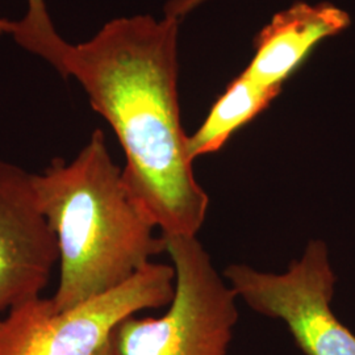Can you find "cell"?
<instances>
[{"label":"cell","mask_w":355,"mask_h":355,"mask_svg":"<svg viewBox=\"0 0 355 355\" xmlns=\"http://www.w3.org/2000/svg\"><path fill=\"white\" fill-rule=\"evenodd\" d=\"M179 19L111 20L85 42H66L57 73L74 78L125 154L128 189L162 236H196L209 199L198 183L178 102Z\"/></svg>","instance_id":"1"},{"label":"cell","mask_w":355,"mask_h":355,"mask_svg":"<svg viewBox=\"0 0 355 355\" xmlns=\"http://www.w3.org/2000/svg\"><path fill=\"white\" fill-rule=\"evenodd\" d=\"M38 203L58 242L60 282L51 304L64 312L132 279L166 253L164 236L128 189L101 129L71 162L33 174Z\"/></svg>","instance_id":"2"},{"label":"cell","mask_w":355,"mask_h":355,"mask_svg":"<svg viewBox=\"0 0 355 355\" xmlns=\"http://www.w3.org/2000/svg\"><path fill=\"white\" fill-rule=\"evenodd\" d=\"M175 268V293L158 318L123 321L114 331L121 355H228L239 320L237 295L217 272L196 236H164Z\"/></svg>","instance_id":"3"},{"label":"cell","mask_w":355,"mask_h":355,"mask_svg":"<svg viewBox=\"0 0 355 355\" xmlns=\"http://www.w3.org/2000/svg\"><path fill=\"white\" fill-rule=\"evenodd\" d=\"M174 293V266L152 262L123 286L69 311H54L41 296L28 300L0 318V355H98L123 321L170 305Z\"/></svg>","instance_id":"4"},{"label":"cell","mask_w":355,"mask_h":355,"mask_svg":"<svg viewBox=\"0 0 355 355\" xmlns=\"http://www.w3.org/2000/svg\"><path fill=\"white\" fill-rule=\"evenodd\" d=\"M224 277L257 313L282 320L305 355H355L354 333L331 311L336 274L325 242H308L286 272L230 265Z\"/></svg>","instance_id":"5"},{"label":"cell","mask_w":355,"mask_h":355,"mask_svg":"<svg viewBox=\"0 0 355 355\" xmlns=\"http://www.w3.org/2000/svg\"><path fill=\"white\" fill-rule=\"evenodd\" d=\"M60 263L33 174L0 159V313L41 296Z\"/></svg>","instance_id":"6"},{"label":"cell","mask_w":355,"mask_h":355,"mask_svg":"<svg viewBox=\"0 0 355 355\" xmlns=\"http://www.w3.org/2000/svg\"><path fill=\"white\" fill-rule=\"evenodd\" d=\"M349 26L350 16L330 3L293 4L258 33L253 60L243 71L262 86L282 89L316 45Z\"/></svg>","instance_id":"7"},{"label":"cell","mask_w":355,"mask_h":355,"mask_svg":"<svg viewBox=\"0 0 355 355\" xmlns=\"http://www.w3.org/2000/svg\"><path fill=\"white\" fill-rule=\"evenodd\" d=\"M280 89L262 86L242 71L216 101L200 128L189 137L192 161L218 152L237 130L266 110Z\"/></svg>","instance_id":"8"},{"label":"cell","mask_w":355,"mask_h":355,"mask_svg":"<svg viewBox=\"0 0 355 355\" xmlns=\"http://www.w3.org/2000/svg\"><path fill=\"white\" fill-rule=\"evenodd\" d=\"M26 16L20 21H15L13 38L26 51L55 67L67 41L58 35L45 0H26Z\"/></svg>","instance_id":"9"},{"label":"cell","mask_w":355,"mask_h":355,"mask_svg":"<svg viewBox=\"0 0 355 355\" xmlns=\"http://www.w3.org/2000/svg\"><path fill=\"white\" fill-rule=\"evenodd\" d=\"M202 1L204 0H173L166 8V15H171L179 19L184 13L191 11L193 7L199 6Z\"/></svg>","instance_id":"10"},{"label":"cell","mask_w":355,"mask_h":355,"mask_svg":"<svg viewBox=\"0 0 355 355\" xmlns=\"http://www.w3.org/2000/svg\"><path fill=\"white\" fill-rule=\"evenodd\" d=\"M13 29H15V21L0 17V36L1 35H11L12 36Z\"/></svg>","instance_id":"11"},{"label":"cell","mask_w":355,"mask_h":355,"mask_svg":"<svg viewBox=\"0 0 355 355\" xmlns=\"http://www.w3.org/2000/svg\"><path fill=\"white\" fill-rule=\"evenodd\" d=\"M98 355H121L120 354V352H119V349H117L116 341H114V337L103 347L102 350H101V353Z\"/></svg>","instance_id":"12"}]
</instances>
